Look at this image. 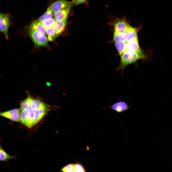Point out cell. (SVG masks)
Wrapping results in <instances>:
<instances>
[{
  "label": "cell",
  "instance_id": "obj_21",
  "mask_svg": "<svg viewBox=\"0 0 172 172\" xmlns=\"http://www.w3.org/2000/svg\"><path fill=\"white\" fill-rule=\"evenodd\" d=\"M87 0H73L71 2L73 6L76 5L85 3Z\"/></svg>",
  "mask_w": 172,
  "mask_h": 172
},
{
  "label": "cell",
  "instance_id": "obj_18",
  "mask_svg": "<svg viewBox=\"0 0 172 172\" xmlns=\"http://www.w3.org/2000/svg\"><path fill=\"white\" fill-rule=\"evenodd\" d=\"M75 164H68L63 167L61 171L65 172H75Z\"/></svg>",
  "mask_w": 172,
  "mask_h": 172
},
{
  "label": "cell",
  "instance_id": "obj_16",
  "mask_svg": "<svg viewBox=\"0 0 172 172\" xmlns=\"http://www.w3.org/2000/svg\"><path fill=\"white\" fill-rule=\"evenodd\" d=\"M50 7H48L46 11L38 20L41 22L46 20L52 18L53 13Z\"/></svg>",
  "mask_w": 172,
  "mask_h": 172
},
{
  "label": "cell",
  "instance_id": "obj_11",
  "mask_svg": "<svg viewBox=\"0 0 172 172\" xmlns=\"http://www.w3.org/2000/svg\"><path fill=\"white\" fill-rule=\"evenodd\" d=\"M28 29L36 30L46 35L47 34L45 28L38 20L32 22L29 26Z\"/></svg>",
  "mask_w": 172,
  "mask_h": 172
},
{
  "label": "cell",
  "instance_id": "obj_1",
  "mask_svg": "<svg viewBox=\"0 0 172 172\" xmlns=\"http://www.w3.org/2000/svg\"><path fill=\"white\" fill-rule=\"evenodd\" d=\"M50 108V106L40 100L28 95L20 103V122L31 128L45 116Z\"/></svg>",
  "mask_w": 172,
  "mask_h": 172
},
{
  "label": "cell",
  "instance_id": "obj_10",
  "mask_svg": "<svg viewBox=\"0 0 172 172\" xmlns=\"http://www.w3.org/2000/svg\"><path fill=\"white\" fill-rule=\"evenodd\" d=\"M126 42V51L134 52L141 54H144L139 46L138 39H131Z\"/></svg>",
  "mask_w": 172,
  "mask_h": 172
},
{
  "label": "cell",
  "instance_id": "obj_12",
  "mask_svg": "<svg viewBox=\"0 0 172 172\" xmlns=\"http://www.w3.org/2000/svg\"><path fill=\"white\" fill-rule=\"evenodd\" d=\"M67 23L66 20L56 22L54 27L58 36L64 30Z\"/></svg>",
  "mask_w": 172,
  "mask_h": 172
},
{
  "label": "cell",
  "instance_id": "obj_4",
  "mask_svg": "<svg viewBox=\"0 0 172 172\" xmlns=\"http://www.w3.org/2000/svg\"><path fill=\"white\" fill-rule=\"evenodd\" d=\"M0 116L13 121L20 122V111L19 109H14L0 113Z\"/></svg>",
  "mask_w": 172,
  "mask_h": 172
},
{
  "label": "cell",
  "instance_id": "obj_20",
  "mask_svg": "<svg viewBox=\"0 0 172 172\" xmlns=\"http://www.w3.org/2000/svg\"><path fill=\"white\" fill-rule=\"evenodd\" d=\"M84 167L79 163L75 164V172H85Z\"/></svg>",
  "mask_w": 172,
  "mask_h": 172
},
{
  "label": "cell",
  "instance_id": "obj_19",
  "mask_svg": "<svg viewBox=\"0 0 172 172\" xmlns=\"http://www.w3.org/2000/svg\"><path fill=\"white\" fill-rule=\"evenodd\" d=\"M123 33H118L114 31L113 41L114 43L119 41H124Z\"/></svg>",
  "mask_w": 172,
  "mask_h": 172
},
{
  "label": "cell",
  "instance_id": "obj_2",
  "mask_svg": "<svg viewBox=\"0 0 172 172\" xmlns=\"http://www.w3.org/2000/svg\"><path fill=\"white\" fill-rule=\"evenodd\" d=\"M120 56V64L116 70H121L122 75L123 74L124 69L127 66L146 57L144 54H141L137 52L129 51H126Z\"/></svg>",
  "mask_w": 172,
  "mask_h": 172
},
{
  "label": "cell",
  "instance_id": "obj_17",
  "mask_svg": "<svg viewBox=\"0 0 172 172\" xmlns=\"http://www.w3.org/2000/svg\"><path fill=\"white\" fill-rule=\"evenodd\" d=\"M56 22L54 19L51 18L43 21L41 22L46 28L48 27H54Z\"/></svg>",
  "mask_w": 172,
  "mask_h": 172
},
{
  "label": "cell",
  "instance_id": "obj_5",
  "mask_svg": "<svg viewBox=\"0 0 172 172\" xmlns=\"http://www.w3.org/2000/svg\"><path fill=\"white\" fill-rule=\"evenodd\" d=\"M10 25V20L8 16L1 13L0 15V30L5 35L7 39L8 38V32Z\"/></svg>",
  "mask_w": 172,
  "mask_h": 172
},
{
  "label": "cell",
  "instance_id": "obj_6",
  "mask_svg": "<svg viewBox=\"0 0 172 172\" xmlns=\"http://www.w3.org/2000/svg\"><path fill=\"white\" fill-rule=\"evenodd\" d=\"M141 27L136 28L130 25L123 33L124 41L127 42L131 39H138V32Z\"/></svg>",
  "mask_w": 172,
  "mask_h": 172
},
{
  "label": "cell",
  "instance_id": "obj_7",
  "mask_svg": "<svg viewBox=\"0 0 172 172\" xmlns=\"http://www.w3.org/2000/svg\"><path fill=\"white\" fill-rule=\"evenodd\" d=\"M109 108L117 113H121L127 111L130 108V107L125 101H120L110 105Z\"/></svg>",
  "mask_w": 172,
  "mask_h": 172
},
{
  "label": "cell",
  "instance_id": "obj_3",
  "mask_svg": "<svg viewBox=\"0 0 172 172\" xmlns=\"http://www.w3.org/2000/svg\"><path fill=\"white\" fill-rule=\"evenodd\" d=\"M29 33L35 46L45 47L47 46L48 40L46 35L36 30L32 29H29Z\"/></svg>",
  "mask_w": 172,
  "mask_h": 172
},
{
  "label": "cell",
  "instance_id": "obj_9",
  "mask_svg": "<svg viewBox=\"0 0 172 172\" xmlns=\"http://www.w3.org/2000/svg\"><path fill=\"white\" fill-rule=\"evenodd\" d=\"M72 6L71 3L66 7L54 12V17L56 21H59L66 20Z\"/></svg>",
  "mask_w": 172,
  "mask_h": 172
},
{
  "label": "cell",
  "instance_id": "obj_15",
  "mask_svg": "<svg viewBox=\"0 0 172 172\" xmlns=\"http://www.w3.org/2000/svg\"><path fill=\"white\" fill-rule=\"evenodd\" d=\"M15 156H12L7 153L0 146V160L1 161H5L13 158H16Z\"/></svg>",
  "mask_w": 172,
  "mask_h": 172
},
{
  "label": "cell",
  "instance_id": "obj_14",
  "mask_svg": "<svg viewBox=\"0 0 172 172\" xmlns=\"http://www.w3.org/2000/svg\"><path fill=\"white\" fill-rule=\"evenodd\" d=\"M45 28L48 41H54L58 36L54 27H48Z\"/></svg>",
  "mask_w": 172,
  "mask_h": 172
},
{
  "label": "cell",
  "instance_id": "obj_13",
  "mask_svg": "<svg viewBox=\"0 0 172 172\" xmlns=\"http://www.w3.org/2000/svg\"><path fill=\"white\" fill-rule=\"evenodd\" d=\"M117 50L120 56L126 51V42L124 41H119L115 43Z\"/></svg>",
  "mask_w": 172,
  "mask_h": 172
},
{
  "label": "cell",
  "instance_id": "obj_8",
  "mask_svg": "<svg viewBox=\"0 0 172 172\" xmlns=\"http://www.w3.org/2000/svg\"><path fill=\"white\" fill-rule=\"evenodd\" d=\"M71 3V2L65 0H58L52 3L49 7L54 13L66 7Z\"/></svg>",
  "mask_w": 172,
  "mask_h": 172
}]
</instances>
